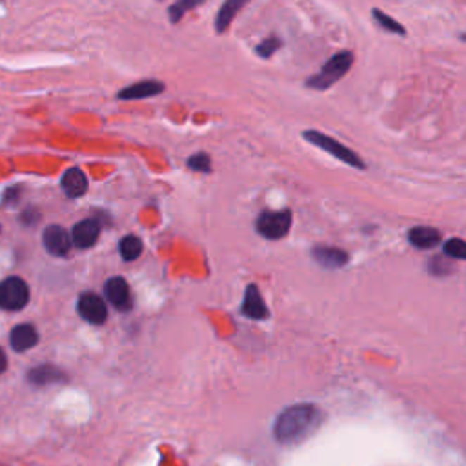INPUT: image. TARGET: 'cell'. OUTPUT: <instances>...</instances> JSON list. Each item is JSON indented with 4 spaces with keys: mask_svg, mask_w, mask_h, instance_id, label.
Wrapping results in <instances>:
<instances>
[{
    "mask_svg": "<svg viewBox=\"0 0 466 466\" xmlns=\"http://www.w3.org/2000/svg\"><path fill=\"white\" fill-rule=\"evenodd\" d=\"M322 412L313 405H294L279 414L273 434L282 444H295L321 427Z\"/></svg>",
    "mask_w": 466,
    "mask_h": 466,
    "instance_id": "obj_1",
    "label": "cell"
},
{
    "mask_svg": "<svg viewBox=\"0 0 466 466\" xmlns=\"http://www.w3.org/2000/svg\"><path fill=\"white\" fill-rule=\"evenodd\" d=\"M353 64V55L350 51H341L337 53V55H334V57L330 58V61L326 62L325 66H322V70L317 73V75L310 77L308 80H306V84H308L310 88L312 89H328L330 86H334L337 80L343 79L344 75L348 73V70L352 68Z\"/></svg>",
    "mask_w": 466,
    "mask_h": 466,
    "instance_id": "obj_2",
    "label": "cell"
},
{
    "mask_svg": "<svg viewBox=\"0 0 466 466\" xmlns=\"http://www.w3.org/2000/svg\"><path fill=\"white\" fill-rule=\"evenodd\" d=\"M304 139L312 142L313 146H317V148L325 150L326 153L334 155L335 158L343 160L344 164H350V166L357 168V170H365L366 168V164L363 163L361 157H359L355 151H352L350 148L343 146L339 141L332 139V137L325 135V133L315 132V130H308V132H304Z\"/></svg>",
    "mask_w": 466,
    "mask_h": 466,
    "instance_id": "obj_3",
    "label": "cell"
},
{
    "mask_svg": "<svg viewBox=\"0 0 466 466\" xmlns=\"http://www.w3.org/2000/svg\"><path fill=\"white\" fill-rule=\"evenodd\" d=\"M291 228V211H263L257 219V232L264 239L277 241L288 235Z\"/></svg>",
    "mask_w": 466,
    "mask_h": 466,
    "instance_id": "obj_4",
    "label": "cell"
},
{
    "mask_svg": "<svg viewBox=\"0 0 466 466\" xmlns=\"http://www.w3.org/2000/svg\"><path fill=\"white\" fill-rule=\"evenodd\" d=\"M30 301V288L18 277H8L0 282V308L8 312H18Z\"/></svg>",
    "mask_w": 466,
    "mask_h": 466,
    "instance_id": "obj_5",
    "label": "cell"
},
{
    "mask_svg": "<svg viewBox=\"0 0 466 466\" xmlns=\"http://www.w3.org/2000/svg\"><path fill=\"white\" fill-rule=\"evenodd\" d=\"M42 242H44V248L48 250V253L55 257H64L70 253L73 239H71V233H68L62 226L53 225L44 229Z\"/></svg>",
    "mask_w": 466,
    "mask_h": 466,
    "instance_id": "obj_6",
    "label": "cell"
},
{
    "mask_svg": "<svg viewBox=\"0 0 466 466\" xmlns=\"http://www.w3.org/2000/svg\"><path fill=\"white\" fill-rule=\"evenodd\" d=\"M77 312L92 325H104L106 317H108L104 301L95 294H84L77 303Z\"/></svg>",
    "mask_w": 466,
    "mask_h": 466,
    "instance_id": "obj_7",
    "label": "cell"
},
{
    "mask_svg": "<svg viewBox=\"0 0 466 466\" xmlns=\"http://www.w3.org/2000/svg\"><path fill=\"white\" fill-rule=\"evenodd\" d=\"M104 294L111 304L117 310H130L132 308V294H130L128 282L122 277H111L104 284Z\"/></svg>",
    "mask_w": 466,
    "mask_h": 466,
    "instance_id": "obj_8",
    "label": "cell"
},
{
    "mask_svg": "<svg viewBox=\"0 0 466 466\" xmlns=\"http://www.w3.org/2000/svg\"><path fill=\"white\" fill-rule=\"evenodd\" d=\"M99 235H101V222L97 219L82 220V222L75 225V228L71 232L73 244L80 248V250L92 248L99 241Z\"/></svg>",
    "mask_w": 466,
    "mask_h": 466,
    "instance_id": "obj_9",
    "label": "cell"
},
{
    "mask_svg": "<svg viewBox=\"0 0 466 466\" xmlns=\"http://www.w3.org/2000/svg\"><path fill=\"white\" fill-rule=\"evenodd\" d=\"M242 313L250 319H256V321H263L270 315L266 304H264L263 295H260L259 288L256 284H250L246 288V294H244V301H242Z\"/></svg>",
    "mask_w": 466,
    "mask_h": 466,
    "instance_id": "obj_10",
    "label": "cell"
},
{
    "mask_svg": "<svg viewBox=\"0 0 466 466\" xmlns=\"http://www.w3.org/2000/svg\"><path fill=\"white\" fill-rule=\"evenodd\" d=\"M312 257L315 259V263L319 264V266L328 270L343 268L348 263L346 251L334 246H315L312 250Z\"/></svg>",
    "mask_w": 466,
    "mask_h": 466,
    "instance_id": "obj_11",
    "label": "cell"
},
{
    "mask_svg": "<svg viewBox=\"0 0 466 466\" xmlns=\"http://www.w3.org/2000/svg\"><path fill=\"white\" fill-rule=\"evenodd\" d=\"M61 184L62 189H64V194L70 199L82 197V195L86 194V189H88V177H86V173H84L80 168H70V170H66V173L62 175Z\"/></svg>",
    "mask_w": 466,
    "mask_h": 466,
    "instance_id": "obj_12",
    "label": "cell"
},
{
    "mask_svg": "<svg viewBox=\"0 0 466 466\" xmlns=\"http://www.w3.org/2000/svg\"><path fill=\"white\" fill-rule=\"evenodd\" d=\"M27 381H30L33 386H48V384L64 383V381H66V374H64L62 370H58L57 366L42 365L30 370Z\"/></svg>",
    "mask_w": 466,
    "mask_h": 466,
    "instance_id": "obj_13",
    "label": "cell"
},
{
    "mask_svg": "<svg viewBox=\"0 0 466 466\" xmlns=\"http://www.w3.org/2000/svg\"><path fill=\"white\" fill-rule=\"evenodd\" d=\"M410 244L417 250H430L441 242V232L430 226H417L408 232Z\"/></svg>",
    "mask_w": 466,
    "mask_h": 466,
    "instance_id": "obj_14",
    "label": "cell"
},
{
    "mask_svg": "<svg viewBox=\"0 0 466 466\" xmlns=\"http://www.w3.org/2000/svg\"><path fill=\"white\" fill-rule=\"evenodd\" d=\"M164 92V84L157 82V80H142V82H137L130 88H124L119 93V99L124 101H133V99H146V97H153L158 93Z\"/></svg>",
    "mask_w": 466,
    "mask_h": 466,
    "instance_id": "obj_15",
    "label": "cell"
},
{
    "mask_svg": "<svg viewBox=\"0 0 466 466\" xmlns=\"http://www.w3.org/2000/svg\"><path fill=\"white\" fill-rule=\"evenodd\" d=\"M9 341H11L15 352H26V350H30L39 343V334L31 325H18L11 332Z\"/></svg>",
    "mask_w": 466,
    "mask_h": 466,
    "instance_id": "obj_16",
    "label": "cell"
},
{
    "mask_svg": "<svg viewBox=\"0 0 466 466\" xmlns=\"http://www.w3.org/2000/svg\"><path fill=\"white\" fill-rule=\"evenodd\" d=\"M242 2H226L222 8H220L219 15H217V20H215V27L219 33H225L226 30H228V26L232 24L233 17H235V13H237L239 9L242 8Z\"/></svg>",
    "mask_w": 466,
    "mask_h": 466,
    "instance_id": "obj_17",
    "label": "cell"
},
{
    "mask_svg": "<svg viewBox=\"0 0 466 466\" xmlns=\"http://www.w3.org/2000/svg\"><path fill=\"white\" fill-rule=\"evenodd\" d=\"M119 251L124 260H135L142 253V241L135 235H128L119 242Z\"/></svg>",
    "mask_w": 466,
    "mask_h": 466,
    "instance_id": "obj_18",
    "label": "cell"
},
{
    "mask_svg": "<svg viewBox=\"0 0 466 466\" xmlns=\"http://www.w3.org/2000/svg\"><path fill=\"white\" fill-rule=\"evenodd\" d=\"M444 256L452 257V259L466 260V241L462 239H450L444 242Z\"/></svg>",
    "mask_w": 466,
    "mask_h": 466,
    "instance_id": "obj_19",
    "label": "cell"
},
{
    "mask_svg": "<svg viewBox=\"0 0 466 466\" xmlns=\"http://www.w3.org/2000/svg\"><path fill=\"white\" fill-rule=\"evenodd\" d=\"M374 18L377 20L381 26L384 27L386 31H390V33H397V35H405V27L401 26L399 23H396L393 18L388 17L384 11H381V9H374Z\"/></svg>",
    "mask_w": 466,
    "mask_h": 466,
    "instance_id": "obj_20",
    "label": "cell"
},
{
    "mask_svg": "<svg viewBox=\"0 0 466 466\" xmlns=\"http://www.w3.org/2000/svg\"><path fill=\"white\" fill-rule=\"evenodd\" d=\"M188 166L195 170V172L208 173L211 170V160L206 153H197L188 158Z\"/></svg>",
    "mask_w": 466,
    "mask_h": 466,
    "instance_id": "obj_21",
    "label": "cell"
},
{
    "mask_svg": "<svg viewBox=\"0 0 466 466\" xmlns=\"http://www.w3.org/2000/svg\"><path fill=\"white\" fill-rule=\"evenodd\" d=\"M279 48H281V40H279L277 37H270V39L263 40V42L257 46V53H259L263 58H270Z\"/></svg>",
    "mask_w": 466,
    "mask_h": 466,
    "instance_id": "obj_22",
    "label": "cell"
},
{
    "mask_svg": "<svg viewBox=\"0 0 466 466\" xmlns=\"http://www.w3.org/2000/svg\"><path fill=\"white\" fill-rule=\"evenodd\" d=\"M194 2H179V4H173L172 8H170V18H172L173 23H177V20L184 15L186 9L194 8Z\"/></svg>",
    "mask_w": 466,
    "mask_h": 466,
    "instance_id": "obj_23",
    "label": "cell"
},
{
    "mask_svg": "<svg viewBox=\"0 0 466 466\" xmlns=\"http://www.w3.org/2000/svg\"><path fill=\"white\" fill-rule=\"evenodd\" d=\"M17 194H18L17 188L8 189V191L4 194V203H9V206H13V203L17 201Z\"/></svg>",
    "mask_w": 466,
    "mask_h": 466,
    "instance_id": "obj_24",
    "label": "cell"
},
{
    "mask_svg": "<svg viewBox=\"0 0 466 466\" xmlns=\"http://www.w3.org/2000/svg\"><path fill=\"white\" fill-rule=\"evenodd\" d=\"M37 217H39V213H35V211H33V210H30V211H27V213H24L23 220H24V222H26V225H33L35 220H39V219H37Z\"/></svg>",
    "mask_w": 466,
    "mask_h": 466,
    "instance_id": "obj_25",
    "label": "cell"
},
{
    "mask_svg": "<svg viewBox=\"0 0 466 466\" xmlns=\"http://www.w3.org/2000/svg\"><path fill=\"white\" fill-rule=\"evenodd\" d=\"M6 368H8V357H6L4 350L0 348V374H4Z\"/></svg>",
    "mask_w": 466,
    "mask_h": 466,
    "instance_id": "obj_26",
    "label": "cell"
},
{
    "mask_svg": "<svg viewBox=\"0 0 466 466\" xmlns=\"http://www.w3.org/2000/svg\"><path fill=\"white\" fill-rule=\"evenodd\" d=\"M0 229H2V228H0Z\"/></svg>",
    "mask_w": 466,
    "mask_h": 466,
    "instance_id": "obj_27",
    "label": "cell"
}]
</instances>
